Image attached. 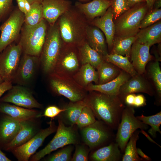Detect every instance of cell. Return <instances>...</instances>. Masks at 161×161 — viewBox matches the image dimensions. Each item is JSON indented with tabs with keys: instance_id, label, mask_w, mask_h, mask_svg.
<instances>
[{
	"instance_id": "obj_2",
	"label": "cell",
	"mask_w": 161,
	"mask_h": 161,
	"mask_svg": "<svg viewBox=\"0 0 161 161\" xmlns=\"http://www.w3.org/2000/svg\"><path fill=\"white\" fill-rule=\"evenodd\" d=\"M51 26L46 34L39 59L44 72L48 75L53 72L63 48L59 28L54 24Z\"/></svg>"
},
{
	"instance_id": "obj_48",
	"label": "cell",
	"mask_w": 161,
	"mask_h": 161,
	"mask_svg": "<svg viewBox=\"0 0 161 161\" xmlns=\"http://www.w3.org/2000/svg\"><path fill=\"white\" fill-rule=\"evenodd\" d=\"M19 10L24 15L25 13L24 0H16Z\"/></svg>"
},
{
	"instance_id": "obj_7",
	"label": "cell",
	"mask_w": 161,
	"mask_h": 161,
	"mask_svg": "<svg viewBox=\"0 0 161 161\" xmlns=\"http://www.w3.org/2000/svg\"><path fill=\"white\" fill-rule=\"evenodd\" d=\"M147 12L145 6L129 9L117 19L115 24L116 36H135L139 30L140 22Z\"/></svg>"
},
{
	"instance_id": "obj_6",
	"label": "cell",
	"mask_w": 161,
	"mask_h": 161,
	"mask_svg": "<svg viewBox=\"0 0 161 161\" xmlns=\"http://www.w3.org/2000/svg\"><path fill=\"white\" fill-rule=\"evenodd\" d=\"M49 75L50 85L53 91L65 97L71 102L83 100L87 95L85 88L78 84L72 77L53 73Z\"/></svg>"
},
{
	"instance_id": "obj_24",
	"label": "cell",
	"mask_w": 161,
	"mask_h": 161,
	"mask_svg": "<svg viewBox=\"0 0 161 161\" xmlns=\"http://www.w3.org/2000/svg\"><path fill=\"white\" fill-rule=\"evenodd\" d=\"M0 113L20 121L34 119L41 117V115L36 110L0 102Z\"/></svg>"
},
{
	"instance_id": "obj_42",
	"label": "cell",
	"mask_w": 161,
	"mask_h": 161,
	"mask_svg": "<svg viewBox=\"0 0 161 161\" xmlns=\"http://www.w3.org/2000/svg\"><path fill=\"white\" fill-rule=\"evenodd\" d=\"M88 152L85 147L78 145L76 148L74 154L71 159L72 161H87L88 160Z\"/></svg>"
},
{
	"instance_id": "obj_16",
	"label": "cell",
	"mask_w": 161,
	"mask_h": 161,
	"mask_svg": "<svg viewBox=\"0 0 161 161\" xmlns=\"http://www.w3.org/2000/svg\"><path fill=\"white\" fill-rule=\"evenodd\" d=\"M146 93L151 96L155 94L154 88L148 79L144 74L131 76L121 87L119 96L123 99L124 96L130 93Z\"/></svg>"
},
{
	"instance_id": "obj_30",
	"label": "cell",
	"mask_w": 161,
	"mask_h": 161,
	"mask_svg": "<svg viewBox=\"0 0 161 161\" xmlns=\"http://www.w3.org/2000/svg\"><path fill=\"white\" fill-rule=\"evenodd\" d=\"M159 61L156 59L151 63L146 69L145 72L148 76L147 78L152 84L157 95V101L160 103L161 97V70Z\"/></svg>"
},
{
	"instance_id": "obj_1",
	"label": "cell",
	"mask_w": 161,
	"mask_h": 161,
	"mask_svg": "<svg viewBox=\"0 0 161 161\" xmlns=\"http://www.w3.org/2000/svg\"><path fill=\"white\" fill-rule=\"evenodd\" d=\"M83 100L95 117L113 130L117 129L125 107L118 95H111L96 91H90Z\"/></svg>"
},
{
	"instance_id": "obj_43",
	"label": "cell",
	"mask_w": 161,
	"mask_h": 161,
	"mask_svg": "<svg viewBox=\"0 0 161 161\" xmlns=\"http://www.w3.org/2000/svg\"><path fill=\"white\" fill-rule=\"evenodd\" d=\"M65 110L64 108L60 109L55 106H49L46 108L44 114L42 115H41V117L44 116L51 118H54L58 115Z\"/></svg>"
},
{
	"instance_id": "obj_50",
	"label": "cell",
	"mask_w": 161,
	"mask_h": 161,
	"mask_svg": "<svg viewBox=\"0 0 161 161\" xmlns=\"http://www.w3.org/2000/svg\"><path fill=\"white\" fill-rule=\"evenodd\" d=\"M11 160L7 158L5 154L1 150L0 148V161H10Z\"/></svg>"
},
{
	"instance_id": "obj_13",
	"label": "cell",
	"mask_w": 161,
	"mask_h": 161,
	"mask_svg": "<svg viewBox=\"0 0 161 161\" xmlns=\"http://www.w3.org/2000/svg\"><path fill=\"white\" fill-rule=\"evenodd\" d=\"M7 93L0 99V102L10 103L29 109L41 108L42 105L34 97L32 92L23 86H13Z\"/></svg>"
},
{
	"instance_id": "obj_3",
	"label": "cell",
	"mask_w": 161,
	"mask_h": 161,
	"mask_svg": "<svg viewBox=\"0 0 161 161\" xmlns=\"http://www.w3.org/2000/svg\"><path fill=\"white\" fill-rule=\"evenodd\" d=\"M19 44L24 54L39 57L46 35L47 26L43 19L33 26L24 24Z\"/></svg>"
},
{
	"instance_id": "obj_40",
	"label": "cell",
	"mask_w": 161,
	"mask_h": 161,
	"mask_svg": "<svg viewBox=\"0 0 161 161\" xmlns=\"http://www.w3.org/2000/svg\"><path fill=\"white\" fill-rule=\"evenodd\" d=\"M161 18V9H155L145 15L140 22V29L149 26L159 21Z\"/></svg>"
},
{
	"instance_id": "obj_45",
	"label": "cell",
	"mask_w": 161,
	"mask_h": 161,
	"mask_svg": "<svg viewBox=\"0 0 161 161\" xmlns=\"http://www.w3.org/2000/svg\"><path fill=\"white\" fill-rule=\"evenodd\" d=\"M146 105V99L144 95L141 94H136L133 106L139 107L144 106Z\"/></svg>"
},
{
	"instance_id": "obj_4",
	"label": "cell",
	"mask_w": 161,
	"mask_h": 161,
	"mask_svg": "<svg viewBox=\"0 0 161 161\" xmlns=\"http://www.w3.org/2000/svg\"><path fill=\"white\" fill-rule=\"evenodd\" d=\"M71 8L60 17L59 21L61 38L65 43L72 45L82 41L87 28Z\"/></svg>"
},
{
	"instance_id": "obj_21",
	"label": "cell",
	"mask_w": 161,
	"mask_h": 161,
	"mask_svg": "<svg viewBox=\"0 0 161 161\" xmlns=\"http://www.w3.org/2000/svg\"><path fill=\"white\" fill-rule=\"evenodd\" d=\"M0 119V148L10 142L20 130L21 121L5 114Z\"/></svg>"
},
{
	"instance_id": "obj_47",
	"label": "cell",
	"mask_w": 161,
	"mask_h": 161,
	"mask_svg": "<svg viewBox=\"0 0 161 161\" xmlns=\"http://www.w3.org/2000/svg\"><path fill=\"white\" fill-rule=\"evenodd\" d=\"M137 151L138 155L141 156V158L143 159V160H144L146 161L151 160V158L145 154L140 148H137Z\"/></svg>"
},
{
	"instance_id": "obj_10",
	"label": "cell",
	"mask_w": 161,
	"mask_h": 161,
	"mask_svg": "<svg viewBox=\"0 0 161 161\" xmlns=\"http://www.w3.org/2000/svg\"><path fill=\"white\" fill-rule=\"evenodd\" d=\"M82 129L83 141L90 148L98 147L115 138L113 129L101 120H96Z\"/></svg>"
},
{
	"instance_id": "obj_5",
	"label": "cell",
	"mask_w": 161,
	"mask_h": 161,
	"mask_svg": "<svg viewBox=\"0 0 161 161\" xmlns=\"http://www.w3.org/2000/svg\"><path fill=\"white\" fill-rule=\"evenodd\" d=\"M135 112L134 107L126 106L117 129L115 140L122 153L124 152L127 143L135 131L138 129L145 130L148 128V125L135 116Z\"/></svg>"
},
{
	"instance_id": "obj_29",
	"label": "cell",
	"mask_w": 161,
	"mask_h": 161,
	"mask_svg": "<svg viewBox=\"0 0 161 161\" xmlns=\"http://www.w3.org/2000/svg\"><path fill=\"white\" fill-rule=\"evenodd\" d=\"M72 78L78 84L85 88L93 82L96 84L98 83L97 71L88 64L81 65Z\"/></svg>"
},
{
	"instance_id": "obj_18",
	"label": "cell",
	"mask_w": 161,
	"mask_h": 161,
	"mask_svg": "<svg viewBox=\"0 0 161 161\" xmlns=\"http://www.w3.org/2000/svg\"><path fill=\"white\" fill-rule=\"evenodd\" d=\"M150 47L136 41L132 45L130 52L131 63L137 73L144 74L146 66L152 59L149 52Z\"/></svg>"
},
{
	"instance_id": "obj_44",
	"label": "cell",
	"mask_w": 161,
	"mask_h": 161,
	"mask_svg": "<svg viewBox=\"0 0 161 161\" xmlns=\"http://www.w3.org/2000/svg\"><path fill=\"white\" fill-rule=\"evenodd\" d=\"M12 0H0V20L9 10Z\"/></svg>"
},
{
	"instance_id": "obj_25",
	"label": "cell",
	"mask_w": 161,
	"mask_h": 161,
	"mask_svg": "<svg viewBox=\"0 0 161 161\" xmlns=\"http://www.w3.org/2000/svg\"><path fill=\"white\" fill-rule=\"evenodd\" d=\"M138 42L150 47L161 41V22L159 21L154 24L142 29L136 35Z\"/></svg>"
},
{
	"instance_id": "obj_57",
	"label": "cell",
	"mask_w": 161,
	"mask_h": 161,
	"mask_svg": "<svg viewBox=\"0 0 161 161\" xmlns=\"http://www.w3.org/2000/svg\"><path fill=\"white\" fill-rule=\"evenodd\" d=\"M80 1H88L89 0H78Z\"/></svg>"
},
{
	"instance_id": "obj_53",
	"label": "cell",
	"mask_w": 161,
	"mask_h": 161,
	"mask_svg": "<svg viewBox=\"0 0 161 161\" xmlns=\"http://www.w3.org/2000/svg\"><path fill=\"white\" fill-rule=\"evenodd\" d=\"M141 131H140V132H141L142 133H143V134H144L145 136H146V137L148 138V139L151 142L156 144L157 145H159V146L160 147V146L159 145H158V144L157 143H156L154 140H153L144 131V130H141Z\"/></svg>"
},
{
	"instance_id": "obj_22",
	"label": "cell",
	"mask_w": 161,
	"mask_h": 161,
	"mask_svg": "<svg viewBox=\"0 0 161 161\" xmlns=\"http://www.w3.org/2000/svg\"><path fill=\"white\" fill-rule=\"evenodd\" d=\"M112 3L109 0H92L86 3L76 2L75 6L88 18L93 19L103 15Z\"/></svg>"
},
{
	"instance_id": "obj_23",
	"label": "cell",
	"mask_w": 161,
	"mask_h": 161,
	"mask_svg": "<svg viewBox=\"0 0 161 161\" xmlns=\"http://www.w3.org/2000/svg\"><path fill=\"white\" fill-rule=\"evenodd\" d=\"M112 9L110 7L102 16L95 18L93 24L103 32L109 48L112 49L115 34V26L113 21Z\"/></svg>"
},
{
	"instance_id": "obj_49",
	"label": "cell",
	"mask_w": 161,
	"mask_h": 161,
	"mask_svg": "<svg viewBox=\"0 0 161 161\" xmlns=\"http://www.w3.org/2000/svg\"><path fill=\"white\" fill-rule=\"evenodd\" d=\"M24 0L25 3V13L24 15H26L29 12L31 9V4L27 0Z\"/></svg>"
},
{
	"instance_id": "obj_39",
	"label": "cell",
	"mask_w": 161,
	"mask_h": 161,
	"mask_svg": "<svg viewBox=\"0 0 161 161\" xmlns=\"http://www.w3.org/2000/svg\"><path fill=\"white\" fill-rule=\"evenodd\" d=\"M73 147L68 145L50 156L47 160L49 161H69L71 160Z\"/></svg>"
},
{
	"instance_id": "obj_52",
	"label": "cell",
	"mask_w": 161,
	"mask_h": 161,
	"mask_svg": "<svg viewBox=\"0 0 161 161\" xmlns=\"http://www.w3.org/2000/svg\"><path fill=\"white\" fill-rule=\"evenodd\" d=\"M146 2L147 7L149 9H151L156 0H145Z\"/></svg>"
},
{
	"instance_id": "obj_11",
	"label": "cell",
	"mask_w": 161,
	"mask_h": 161,
	"mask_svg": "<svg viewBox=\"0 0 161 161\" xmlns=\"http://www.w3.org/2000/svg\"><path fill=\"white\" fill-rule=\"evenodd\" d=\"M49 126L37 133L32 138L24 144L10 151L18 160L27 161L41 146L46 138L56 131L54 122L51 121Z\"/></svg>"
},
{
	"instance_id": "obj_12",
	"label": "cell",
	"mask_w": 161,
	"mask_h": 161,
	"mask_svg": "<svg viewBox=\"0 0 161 161\" xmlns=\"http://www.w3.org/2000/svg\"><path fill=\"white\" fill-rule=\"evenodd\" d=\"M24 19V14L19 10H15L0 26V53L17 38Z\"/></svg>"
},
{
	"instance_id": "obj_36",
	"label": "cell",
	"mask_w": 161,
	"mask_h": 161,
	"mask_svg": "<svg viewBox=\"0 0 161 161\" xmlns=\"http://www.w3.org/2000/svg\"><path fill=\"white\" fill-rule=\"evenodd\" d=\"M31 9L29 13L24 15L25 24L33 26L39 23L44 19L41 2H35L31 5Z\"/></svg>"
},
{
	"instance_id": "obj_17",
	"label": "cell",
	"mask_w": 161,
	"mask_h": 161,
	"mask_svg": "<svg viewBox=\"0 0 161 161\" xmlns=\"http://www.w3.org/2000/svg\"><path fill=\"white\" fill-rule=\"evenodd\" d=\"M43 18L53 26L62 15L71 8V2L66 0H42Z\"/></svg>"
},
{
	"instance_id": "obj_8",
	"label": "cell",
	"mask_w": 161,
	"mask_h": 161,
	"mask_svg": "<svg viewBox=\"0 0 161 161\" xmlns=\"http://www.w3.org/2000/svg\"><path fill=\"white\" fill-rule=\"evenodd\" d=\"M58 123L56 133L52 140L44 148L32 155L31 161H39L46 155L60 148L77 143V135L72 126H66L60 119L58 120Z\"/></svg>"
},
{
	"instance_id": "obj_26",
	"label": "cell",
	"mask_w": 161,
	"mask_h": 161,
	"mask_svg": "<svg viewBox=\"0 0 161 161\" xmlns=\"http://www.w3.org/2000/svg\"><path fill=\"white\" fill-rule=\"evenodd\" d=\"M118 144L112 141L108 145L94 151L91 158L95 161H118L122 160L123 155Z\"/></svg>"
},
{
	"instance_id": "obj_15",
	"label": "cell",
	"mask_w": 161,
	"mask_h": 161,
	"mask_svg": "<svg viewBox=\"0 0 161 161\" xmlns=\"http://www.w3.org/2000/svg\"><path fill=\"white\" fill-rule=\"evenodd\" d=\"M39 61V57L24 54L12 83L23 86L27 84L34 77Z\"/></svg>"
},
{
	"instance_id": "obj_46",
	"label": "cell",
	"mask_w": 161,
	"mask_h": 161,
	"mask_svg": "<svg viewBox=\"0 0 161 161\" xmlns=\"http://www.w3.org/2000/svg\"><path fill=\"white\" fill-rule=\"evenodd\" d=\"M11 81H4L0 84V98L6 92L10 89L13 86Z\"/></svg>"
},
{
	"instance_id": "obj_54",
	"label": "cell",
	"mask_w": 161,
	"mask_h": 161,
	"mask_svg": "<svg viewBox=\"0 0 161 161\" xmlns=\"http://www.w3.org/2000/svg\"><path fill=\"white\" fill-rule=\"evenodd\" d=\"M31 5L33 3L36 2H41L42 0H27Z\"/></svg>"
},
{
	"instance_id": "obj_51",
	"label": "cell",
	"mask_w": 161,
	"mask_h": 161,
	"mask_svg": "<svg viewBox=\"0 0 161 161\" xmlns=\"http://www.w3.org/2000/svg\"><path fill=\"white\" fill-rule=\"evenodd\" d=\"M130 7L137 4L142 2L144 0H127Z\"/></svg>"
},
{
	"instance_id": "obj_28",
	"label": "cell",
	"mask_w": 161,
	"mask_h": 161,
	"mask_svg": "<svg viewBox=\"0 0 161 161\" xmlns=\"http://www.w3.org/2000/svg\"><path fill=\"white\" fill-rule=\"evenodd\" d=\"M86 35L89 45L102 56L108 53L103 33L96 27H87Z\"/></svg>"
},
{
	"instance_id": "obj_38",
	"label": "cell",
	"mask_w": 161,
	"mask_h": 161,
	"mask_svg": "<svg viewBox=\"0 0 161 161\" xmlns=\"http://www.w3.org/2000/svg\"><path fill=\"white\" fill-rule=\"evenodd\" d=\"M94 114L91 108L85 105L83 108L76 124L82 129L95 122L96 120Z\"/></svg>"
},
{
	"instance_id": "obj_55",
	"label": "cell",
	"mask_w": 161,
	"mask_h": 161,
	"mask_svg": "<svg viewBox=\"0 0 161 161\" xmlns=\"http://www.w3.org/2000/svg\"><path fill=\"white\" fill-rule=\"evenodd\" d=\"M161 7V0H158L156 3V8L159 9Z\"/></svg>"
},
{
	"instance_id": "obj_35",
	"label": "cell",
	"mask_w": 161,
	"mask_h": 161,
	"mask_svg": "<svg viewBox=\"0 0 161 161\" xmlns=\"http://www.w3.org/2000/svg\"><path fill=\"white\" fill-rule=\"evenodd\" d=\"M140 131L137 130L130 137L127 143L122 159V161H140L143 160L138 155L136 143L139 138Z\"/></svg>"
},
{
	"instance_id": "obj_37",
	"label": "cell",
	"mask_w": 161,
	"mask_h": 161,
	"mask_svg": "<svg viewBox=\"0 0 161 161\" xmlns=\"http://www.w3.org/2000/svg\"><path fill=\"white\" fill-rule=\"evenodd\" d=\"M137 117L145 124L151 126V128L148 131V133L152 137L155 138L157 132L161 134L160 128L161 124V112L151 116H145L142 114Z\"/></svg>"
},
{
	"instance_id": "obj_9",
	"label": "cell",
	"mask_w": 161,
	"mask_h": 161,
	"mask_svg": "<svg viewBox=\"0 0 161 161\" xmlns=\"http://www.w3.org/2000/svg\"><path fill=\"white\" fill-rule=\"evenodd\" d=\"M22 52V49L19 44H11L0 53V75L4 81L12 82Z\"/></svg>"
},
{
	"instance_id": "obj_41",
	"label": "cell",
	"mask_w": 161,
	"mask_h": 161,
	"mask_svg": "<svg viewBox=\"0 0 161 161\" xmlns=\"http://www.w3.org/2000/svg\"><path fill=\"white\" fill-rule=\"evenodd\" d=\"M112 5L113 18L115 20L131 7L127 0H114Z\"/></svg>"
},
{
	"instance_id": "obj_32",
	"label": "cell",
	"mask_w": 161,
	"mask_h": 161,
	"mask_svg": "<svg viewBox=\"0 0 161 161\" xmlns=\"http://www.w3.org/2000/svg\"><path fill=\"white\" fill-rule=\"evenodd\" d=\"M96 69L98 75L97 84L105 83L115 78L122 70L113 64L105 61Z\"/></svg>"
},
{
	"instance_id": "obj_19",
	"label": "cell",
	"mask_w": 161,
	"mask_h": 161,
	"mask_svg": "<svg viewBox=\"0 0 161 161\" xmlns=\"http://www.w3.org/2000/svg\"><path fill=\"white\" fill-rule=\"evenodd\" d=\"M131 76L125 71L122 70L116 78L105 83L89 84L85 89L87 91H96L111 95H118L122 86Z\"/></svg>"
},
{
	"instance_id": "obj_33",
	"label": "cell",
	"mask_w": 161,
	"mask_h": 161,
	"mask_svg": "<svg viewBox=\"0 0 161 161\" xmlns=\"http://www.w3.org/2000/svg\"><path fill=\"white\" fill-rule=\"evenodd\" d=\"M103 58L104 61L113 64L131 76L138 74L129 61V58L127 56L117 54L107 53L103 56Z\"/></svg>"
},
{
	"instance_id": "obj_20",
	"label": "cell",
	"mask_w": 161,
	"mask_h": 161,
	"mask_svg": "<svg viewBox=\"0 0 161 161\" xmlns=\"http://www.w3.org/2000/svg\"><path fill=\"white\" fill-rule=\"evenodd\" d=\"M33 119L21 121V128L18 133L10 142L4 145L2 149L5 151H10L32 138L37 133V127L33 121Z\"/></svg>"
},
{
	"instance_id": "obj_27",
	"label": "cell",
	"mask_w": 161,
	"mask_h": 161,
	"mask_svg": "<svg viewBox=\"0 0 161 161\" xmlns=\"http://www.w3.org/2000/svg\"><path fill=\"white\" fill-rule=\"evenodd\" d=\"M78 44V51L81 65L88 64L97 69L104 61L102 56L91 47L87 42L82 41Z\"/></svg>"
},
{
	"instance_id": "obj_34",
	"label": "cell",
	"mask_w": 161,
	"mask_h": 161,
	"mask_svg": "<svg viewBox=\"0 0 161 161\" xmlns=\"http://www.w3.org/2000/svg\"><path fill=\"white\" fill-rule=\"evenodd\" d=\"M85 105L83 100L69 103L62 112L66 122L71 126L76 124L82 109Z\"/></svg>"
},
{
	"instance_id": "obj_14",
	"label": "cell",
	"mask_w": 161,
	"mask_h": 161,
	"mask_svg": "<svg viewBox=\"0 0 161 161\" xmlns=\"http://www.w3.org/2000/svg\"><path fill=\"white\" fill-rule=\"evenodd\" d=\"M81 65L79 54L78 55L76 51L69 48L63 51L62 49L52 73L72 77Z\"/></svg>"
},
{
	"instance_id": "obj_56",
	"label": "cell",
	"mask_w": 161,
	"mask_h": 161,
	"mask_svg": "<svg viewBox=\"0 0 161 161\" xmlns=\"http://www.w3.org/2000/svg\"><path fill=\"white\" fill-rule=\"evenodd\" d=\"M4 81L3 80L0 75V84Z\"/></svg>"
},
{
	"instance_id": "obj_31",
	"label": "cell",
	"mask_w": 161,
	"mask_h": 161,
	"mask_svg": "<svg viewBox=\"0 0 161 161\" xmlns=\"http://www.w3.org/2000/svg\"><path fill=\"white\" fill-rule=\"evenodd\" d=\"M137 38L136 35L114 36L111 53L130 57L131 46Z\"/></svg>"
}]
</instances>
